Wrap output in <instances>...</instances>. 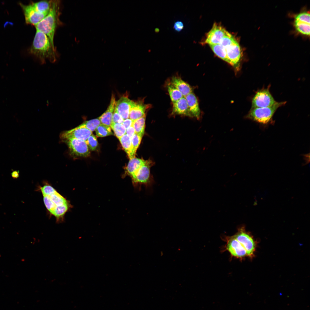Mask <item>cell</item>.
I'll list each match as a JSON object with an SVG mask.
<instances>
[{"label": "cell", "mask_w": 310, "mask_h": 310, "mask_svg": "<svg viewBox=\"0 0 310 310\" xmlns=\"http://www.w3.org/2000/svg\"><path fill=\"white\" fill-rule=\"evenodd\" d=\"M229 64L233 66L238 64L241 57V50L237 42L225 48Z\"/></svg>", "instance_id": "cell-16"}, {"label": "cell", "mask_w": 310, "mask_h": 310, "mask_svg": "<svg viewBox=\"0 0 310 310\" xmlns=\"http://www.w3.org/2000/svg\"><path fill=\"white\" fill-rule=\"evenodd\" d=\"M172 114L183 115L191 117L187 100L184 97L173 103Z\"/></svg>", "instance_id": "cell-20"}, {"label": "cell", "mask_w": 310, "mask_h": 310, "mask_svg": "<svg viewBox=\"0 0 310 310\" xmlns=\"http://www.w3.org/2000/svg\"><path fill=\"white\" fill-rule=\"evenodd\" d=\"M146 162L147 160L135 157L130 159L126 170L128 174L131 178L134 176L140 168Z\"/></svg>", "instance_id": "cell-21"}, {"label": "cell", "mask_w": 310, "mask_h": 310, "mask_svg": "<svg viewBox=\"0 0 310 310\" xmlns=\"http://www.w3.org/2000/svg\"><path fill=\"white\" fill-rule=\"evenodd\" d=\"M142 137L136 133L131 138V145L133 153L135 155L137 150L140 145Z\"/></svg>", "instance_id": "cell-32"}, {"label": "cell", "mask_w": 310, "mask_h": 310, "mask_svg": "<svg viewBox=\"0 0 310 310\" xmlns=\"http://www.w3.org/2000/svg\"><path fill=\"white\" fill-rule=\"evenodd\" d=\"M228 33L224 28L215 23L208 33L204 43L209 45L219 44L222 39Z\"/></svg>", "instance_id": "cell-13"}, {"label": "cell", "mask_w": 310, "mask_h": 310, "mask_svg": "<svg viewBox=\"0 0 310 310\" xmlns=\"http://www.w3.org/2000/svg\"><path fill=\"white\" fill-rule=\"evenodd\" d=\"M95 131L98 137H104L113 135L110 126L102 124L99 125Z\"/></svg>", "instance_id": "cell-27"}, {"label": "cell", "mask_w": 310, "mask_h": 310, "mask_svg": "<svg viewBox=\"0 0 310 310\" xmlns=\"http://www.w3.org/2000/svg\"><path fill=\"white\" fill-rule=\"evenodd\" d=\"M184 97L187 100L191 117L199 119L200 117V111L196 96L192 92Z\"/></svg>", "instance_id": "cell-18"}, {"label": "cell", "mask_w": 310, "mask_h": 310, "mask_svg": "<svg viewBox=\"0 0 310 310\" xmlns=\"http://www.w3.org/2000/svg\"><path fill=\"white\" fill-rule=\"evenodd\" d=\"M155 32L156 33H158L159 32L160 30L158 28H156L155 29Z\"/></svg>", "instance_id": "cell-38"}, {"label": "cell", "mask_w": 310, "mask_h": 310, "mask_svg": "<svg viewBox=\"0 0 310 310\" xmlns=\"http://www.w3.org/2000/svg\"><path fill=\"white\" fill-rule=\"evenodd\" d=\"M146 118L145 114L141 118L133 121L132 125L135 133L142 137L144 133Z\"/></svg>", "instance_id": "cell-24"}, {"label": "cell", "mask_w": 310, "mask_h": 310, "mask_svg": "<svg viewBox=\"0 0 310 310\" xmlns=\"http://www.w3.org/2000/svg\"><path fill=\"white\" fill-rule=\"evenodd\" d=\"M29 51L43 63L46 60L52 63L56 60L55 47L52 45L48 36L39 31L36 30Z\"/></svg>", "instance_id": "cell-2"}, {"label": "cell", "mask_w": 310, "mask_h": 310, "mask_svg": "<svg viewBox=\"0 0 310 310\" xmlns=\"http://www.w3.org/2000/svg\"><path fill=\"white\" fill-rule=\"evenodd\" d=\"M116 102L115 95L112 94L110 103L107 109L98 118L101 124L110 126L115 110Z\"/></svg>", "instance_id": "cell-17"}, {"label": "cell", "mask_w": 310, "mask_h": 310, "mask_svg": "<svg viewBox=\"0 0 310 310\" xmlns=\"http://www.w3.org/2000/svg\"><path fill=\"white\" fill-rule=\"evenodd\" d=\"M214 53L223 60L229 63L227 57L226 52L225 48L220 44L209 45Z\"/></svg>", "instance_id": "cell-25"}, {"label": "cell", "mask_w": 310, "mask_h": 310, "mask_svg": "<svg viewBox=\"0 0 310 310\" xmlns=\"http://www.w3.org/2000/svg\"><path fill=\"white\" fill-rule=\"evenodd\" d=\"M92 134V132L89 129L78 126L63 132L60 137L63 140L68 139H75L86 141Z\"/></svg>", "instance_id": "cell-12"}, {"label": "cell", "mask_w": 310, "mask_h": 310, "mask_svg": "<svg viewBox=\"0 0 310 310\" xmlns=\"http://www.w3.org/2000/svg\"><path fill=\"white\" fill-rule=\"evenodd\" d=\"M234 235L244 244L247 256L250 258L253 257L254 255L256 244L250 233L246 230L245 227L242 226L239 227L237 232Z\"/></svg>", "instance_id": "cell-9"}, {"label": "cell", "mask_w": 310, "mask_h": 310, "mask_svg": "<svg viewBox=\"0 0 310 310\" xmlns=\"http://www.w3.org/2000/svg\"><path fill=\"white\" fill-rule=\"evenodd\" d=\"M224 239L226 242L225 250L228 251L232 257L242 259L248 257L244 244L234 235L226 236Z\"/></svg>", "instance_id": "cell-5"}, {"label": "cell", "mask_w": 310, "mask_h": 310, "mask_svg": "<svg viewBox=\"0 0 310 310\" xmlns=\"http://www.w3.org/2000/svg\"><path fill=\"white\" fill-rule=\"evenodd\" d=\"M119 139L130 159L135 157V155L133 151L131 138L125 134Z\"/></svg>", "instance_id": "cell-22"}, {"label": "cell", "mask_w": 310, "mask_h": 310, "mask_svg": "<svg viewBox=\"0 0 310 310\" xmlns=\"http://www.w3.org/2000/svg\"><path fill=\"white\" fill-rule=\"evenodd\" d=\"M124 120L121 116L115 110L113 116L111 123L122 124Z\"/></svg>", "instance_id": "cell-33"}, {"label": "cell", "mask_w": 310, "mask_h": 310, "mask_svg": "<svg viewBox=\"0 0 310 310\" xmlns=\"http://www.w3.org/2000/svg\"><path fill=\"white\" fill-rule=\"evenodd\" d=\"M170 84L178 90L184 97L192 92V89L190 85L179 77H173Z\"/></svg>", "instance_id": "cell-19"}, {"label": "cell", "mask_w": 310, "mask_h": 310, "mask_svg": "<svg viewBox=\"0 0 310 310\" xmlns=\"http://www.w3.org/2000/svg\"><path fill=\"white\" fill-rule=\"evenodd\" d=\"M60 3L59 0H53L48 13L35 26L36 30L42 32L48 36L54 47H55L54 39L56 29L60 24Z\"/></svg>", "instance_id": "cell-3"}, {"label": "cell", "mask_w": 310, "mask_h": 310, "mask_svg": "<svg viewBox=\"0 0 310 310\" xmlns=\"http://www.w3.org/2000/svg\"><path fill=\"white\" fill-rule=\"evenodd\" d=\"M101 124L100 121L98 118L85 121L78 126L86 128L92 132L95 131Z\"/></svg>", "instance_id": "cell-28"}, {"label": "cell", "mask_w": 310, "mask_h": 310, "mask_svg": "<svg viewBox=\"0 0 310 310\" xmlns=\"http://www.w3.org/2000/svg\"><path fill=\"white\" fill-rule=\"evenodd\" d=\"M149 105L144 104L142 101H132L130 106L129 118L134 121L144 116Z\"/></svg>", "instance_id": "cell-14"}, {"label": "cell", "mask_w": 310, "mask_h": 310, "mask_svg": "<svg viewBox=\"0 0 310 310\" xmlns=\"http://www.w3.org/2000/svg\"><path fill=\"white\" fill-rule=\"evenodd\" d=\"M23 9L26 24L35 26L37 25L48 13H43L38 11L32 3L25 5L20 3Z\"/></svg>", "instance_id": "cell-10"}, {"label": "cell", "mask_w": 310, "mask_h": 310, "mask_svg": "<svg viewBox=\"0 0 310 310\" xmlns=\"http://www.w3.org/2000/svg\"><path fill=\"white\" fill-rule=\"evenodd\" d=\"M152 163L150 160L142 165L138 170L134 176L132 178V182L135 186L144 185L147 187L151 186L154 183L151 177L150 168Z\"/></svg>", "instance_id": "cell-6"}, {"label": "cell", "mask_w": 310, "mask_h": 310, "mask_svg": "<svg viewBox=\"0 0 310 310\" xmlns=\"http://www.w3.org/2000/svg\"><path fill=\"white\" fill-rule=\"evenodd\" d=\"M53 0H42L31 3L39 12L43 13H48L51 7Z\"/></svg>", "instance_id": "cell-23"}, {"label": "cell", "mask_w": 310, "mask_h": 310, "mask_svg": "<svg viewBox=\"0 0 310 310\" xmlns=\"http://www.w3.org/2000/svg\"><path fill=\"white\" fill-rule=\"evenodd\" d=\"M110 127L119 139L126 134V129L121 124L111 123Z\"/></svg>", "instance_id": "cell-29"}, {"label": "cell", "mask_w": 310, "mask_h": 310, "mask_svg": "<svg viewBox=\"0 0 310 310\" xmlns=\"http://www.w3.org/2000/svg\"><path fill=\"white\" fill-rule=\"evenodd\" d=\"M45 207L56 220L64 219L66 212L71 207L69 201L59 193L52 186L45 184L40 188Z\"/></svg>", "instance_id": "cell-1"}, {"label": "cell", "mask_w": 310, "mask_h": 310, "mask_svg": "<svg viewBox=\"0 0 310 310\" xmlns=\"http://www.w3.org/2000/svg\"><path fill=\"white\" fill-rule=\"evenodd\" d=\"M286 103V102H277L270 106L251 108L246 117L260 124H267L271 121L277 109Z\"/></svg>", "instance_id": "cell-4"}, {"label": "cell", "mask_w": 310, "mask_h": 310, "mask_svg": "<svg viewBox=\"0 0 310 310\" xmlns=\"http://www.w3.org/2000/svg\"><path fill=\"white\" fill-rule=\"evenodd\" d=\"M135 133V129L132 126L126 129V134L130 138Z\"/></svg>", "instance_id": "cell-36"}, {"label": "cell", "mask_w": 310, "mask_h": 310, "mask_svg": "<svg viewBox=\"0 0 310 310\" xmlns=\"http://www.w3.org/2000/svg\"><path fill=\"white\" fill-rule=\"evenodd\" d=\"M90 150L94 151L96 150L98 145V143L96 136L92 134L86 141Z\"/></svg>", "instance_id": "cell-31"}, {"label": "cell", "mask_w": 310, "mask_h": 310, "mask_svg": "<svg viewBox=\"0 0 310 310\" xmlns=\"http://www.w3.org/2000/svg\"><path fill=\"white\" fill-rule=\"evenodd\" d=\"M133 121L130 119L128 118L124 120L122 124L126 129L132 126Z\"/></svg>", "instance_id": "cell-35"}, {"label": "cell", "mask_w": 310, "mask_h": 310, "mask_svg": "<svg viewBox=\"0 0 310 310\" xmlns=\"http://www.w3.org/2000/svg\"><path fill=\"white\" fill-rule=\"evenodd\" d=\"M167 90L170 99L173 103L184 97L178 90L170 83L167 86Z\"/></svg>", "instance_id": "cell-26"}, {"label": "cell", "mask_w": 310, "mask_h": 310, "mask_svg": "<svg viewBox=\"0 0 310 310\" xmlns=\"http://www.w3.org/2000/svg\"><path fill=\"white\" fill-rule=\"evenodd\" d=\"M11 177L14 179L18 178L19 176V172L18 170H14L11 173Z\"/></svg>", "instance_id": "cell-37"}, {"label": "cell", "mask_w": 310, "mask_h": 310, "mask_svg": "<svg viewBox=\"0 0 310 310\" xmlns=\"http://www.w3.org/2000/svg\"><path fill=\"white\" fill-rule=\"evenodd\" d=\"M173 28L176 31L180 32L184 28L183 23L181 21H177L174 23Z\"/></svg>", "instance_id": "cell-34"}, {"label": "cell", "mask_w": 310, "mask_h": 310, "mask_svg": "<svg viewBox=\"0 0 310 310\" xmlns=\"http://www.w3.org/2000/svg\"><path fill=\"white\" fill-rule=\"evenodd\" d=\"M276 102L270 92L269 88L257 91L252 98V108L270 106Z\"/></svg>", "instance_id": "cell-7"}, {"label": "cell", "mask_w": 310, "mask_h": 310, "mask_svg": "<svg viewBox=\"0 0 310 310\" xmlns=\"http://www.w3.org/2000/svg\"><path fill=\"white\" fill-rule=\"evenodd\" d=\"M310 19L309 11L302 12L297 14L294 20V26L296 30L302 34L309 36Z\"/></svg>", "instance_id": "cell-11"}, {"label": "cell", "mask_w": 310, "mask_h": 310, "mask_svg": "<svg viewBox=\"0 0 310 310\" xmlns=\"http://www.w3.org/2000/svg\"><path fill=\"white\" fill-rule=\"evenodd\" d=\"M63 141L67 145L71 154L73 156L87 157L90 155L89 149L86 141L75 139Z\"/></svg>", "instance_id": "cell-8"}, {"label": "cell", "mask_w": 310, "mask_h": 310, "mask_svg": "<svg viewBox=\"0 0 310 310\" xmlns=\"http://www.w3.org/2000/svg\"><path fill=\"white\" fill-rule=\"evenodd\" d=\"M237 42L234 37L229 32L222 39L219 44L225 48Z\"/></svg>", "instance_id": "cell-30"}, {"label": "cell", "mask_w": 310, "mask_h": 310, "mask_svg": "<svg viewBox=\"0 0 310 310\" xmlns=\"http://www.w3.org/2000/svg\"><path fill=\"white\" fill-rule=\"evenodd\" d=\"M132 100L128 96L124 95L116 101L115 110L121 116L124 120L129 118V114Z\"/></svg>", "instance_id": "cell-15"}]
</instances>
